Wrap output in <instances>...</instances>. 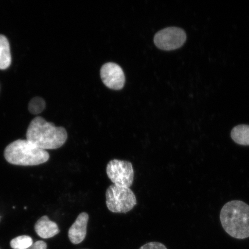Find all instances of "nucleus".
Segmentation results:
<instances>
[{"label":"nucleus","mask_w":249,"mask_h":249,"mask_svg":"<svg viewBox=\"0 0 249 249\" xmlns=\"http://www.w3.org/2000/svg\"><path fill=\"white\" fill-rule=\"evenodd\" d=\"M27 140L36 147L44 149H55L62 147L68 138L66 129L57 127L37 117L30 123L26 133Z\"/></svg>","instance_id":"nucleus-1"},{"label":"nucleus","mask_w":249,"mask_h":249,"mask_svg":"<svg viewBox=\"0 0 249 249\" xmlns=\"http://www.w3.org/2000/svg\"><path fill=\"white\" fill-rule=\"evenodd\" d=\"M223 228L232 237L244 239L249 237V205L239 200L227 202L220 212Z\"/></svg>","instance_id":"nucleus-2"},{"label":"nucleus","mask_w":249,"mask_h":249,"mask_svg":"<svg viewBox=\"0 0 249 249\" xmlns=\"http://www.w3.org/2000/svg\"><path fill=\"white\" fill-rule=\"evenodd\" d=\"M4 157L8 163L18 166H36L49 160V154L27 140H18L5 149Z\"/></svg>","instance_id":"nucleus-3"},{"label":"nucleus","mask_w":249,"mask_h":249,"mask_svg":"<svg viewBox=\"0 0 249 249\" xmlns=\"http://www.w3.org/2000/svg\"><path fill=\"white\" fill-rule=\"evenodd\" d=\"M106 204L111 213H126L136 206V197L130 188L111 185L106 192Z\"/></svg>","instance_id":"nucleus-4"},{"label":"nucleus","mask_w":249,"mask_h":249,"mask_svg":"<svg viewBox=\"0 0 249 249\" xmlns=\"http://www.w3.org/2000/svg\"><path fill=\"white\" fill-rule=\"evenodd\" d=\"M107 173L113 185L130 188L133 184L135 172L130 161L111 160L107 164Z\"/></svg>","instance_id":"nucleus-5"},{"label":"nucleus","mask_w":249,"mask_h":249,"mask_svg":"<svg viewBox=\"0 0 249 249\" xmlns=\"http://www.w3.org/2000/svg\"><path fill=\"white\" fill-rule=\"evenodd\" d=\"M154 40L158 48L166 51H174L184 45L186 34L180 28H165L155 34Z\"/></svg>","instance_id":"nucleus-6"},{"label":"nucleus","mask_w":249,"mask_h":249,"mask_svg":"<svg viewBox=\"0 0 249 249\" xmlns=\"http://www.w3.org/2000/svg\"><path fill=\"white\" fill-rule=\"evenodd\" d=\"M101 76L104 85L111 89H122L125 82V77L122 68L113 62H107L103 65Z\"/></svg>","instance_id":"nucleus-7"},{"label":"nucleus","mask_w":249,"mask_h":249,"mask_svg":"<svg viewBox=\"0 0 249 249\" xmlns=\"http://www.w3.org/2000/svg\"><path fill=\"white\" fill-rule=\"evenodd\" d=\"M89 220V214L84 212L79 214L75 222L70 227L68 231V237L72 244H79L85 240Z\"/></svg>","instance_id":"nucleus-8"},{"label":"nucleus","mask_w":249,"mask_h":249,"mask_svg":"<svg viewBox=\"0 0 249 249\" xmlns=\"http://www.w3.org/2000/svg\"><path fill=\"white\" fill-rule=\"evenodd\" d=\"M35 230L37 234L43 239L53 237L60 232L57 224L50 220L47 216H43L37 221Z\"/></svg>","instance_id":"nucleus-9"},{"label":"nucleus","mask_w":249,"mask_h":249,"mask_svg":"<svg viewBox=\"0 0 249 249\" xmlns=\"http://www.w3.org/2000/svg\"><path fill=\"white\" fill-rule=\"evenodd\" d=\"M231 137L233 141L241 145L249 146V124H238L231 130Z\"/></svg>","instance_id":"nucleus-10"},{"label":"nucleus","mask_w":249,"mask_h":249,"mask_svg":"<svg viewBox=\"0 0 249 249\" xmlns=\"http://www.w3.org/2000/svg\"><path fill=\"white\" fill-rule=\"evenodd\" d=\"M11 63L10 46L6 36L0 35V70L7 69Z\"/></svg>","instance_id":"nucleus-11"},{"label":"nucleus","mask_w":249,"mask_h":249,"mask_svg":"<svg viewBox=\"0 0 249 249\" xmlns=\"http://www.w3.org/2000/svg\"><path fill=\"white\" fill-rule=\"evenodd\" d=\"M33 245V239L27 235L18 236L11 241V247L13 249H27Z\"/></svg>","instance_id":"nucleus-12"},{"label":"nucleus","mask_w":249,"mask_h":249,"mask_svg":"<svg viewBox=\"0 0 249 249\" xmlns=\"http://www.w3.org/2000/svg\"><path fill=\"white\" fill-rule=\"evenodd\" d=\"M45 107L46 103L42 98L36 97L30 101L29 105V110L31 113L38 114L42 113Z\"/></svg>","instance_id":"nucleus-13"},{"label":"nucleus","mask_w":249,"mask_h":249,"mask_svg":"<svg viewBox=\"0 0 249 249\" xmlns=\"http://www.w3.org/2000/svg\"><path fill=\"white\" fill-rule=\"evenodd\" d=\"M139 249H167V248L161 243L152 242L142 246Z\"/></svg>","instance_id":"nucleus-14"},{"label":"nucleus","mask_w":249,"mask_h":249,"mask_svg":"<svg viewBox=\"0 0 249 249\" xmlns=\"http://www.w3.org/2000/svg\"><path fill=\"white\" fill-rule=\"evenodd\" d=\"M47 245L45 242L38 241L34 243L32 246L27 249H46Z\"/></svg>","instance_id":"nucleus-15"}]
</instances>
